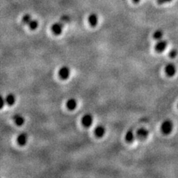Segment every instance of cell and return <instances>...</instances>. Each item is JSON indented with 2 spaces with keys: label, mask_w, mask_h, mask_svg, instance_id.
Segmentation results:
<instances>
[{
  "label": "cell",
  "mask_w": 178,
  "mask_h": 178,
  "mask_svg": "<svg viewBox=\"0 0 178 178\" xmlns=\"http://www.w3.org/2000/svg\"><path fill=\"white\" fill-rule=\"evenodd\" d=\"M94 134L97 137H102L105 134V128L103 125H98L94 130Z\"/></svg>",
  "instance_id": "10"
},
{
  "label": "cell",
  "mask_w": 178,
  "mask_h": 178,
  "mask_svg": "<svg viewBox=\"0 0 178 178\" xmlns=\"http://www.w3.org/2000/svg\"><path fill=\"white\" fill-rule=\"evenodd\" d=\"M5 103H6L5 99L2 96L0 95V109H2V108L4 107L5 104Z\"/></svg>",
  "instance_id": "20"
},
{
  "label": "cell",
  "mask_w": 178,
  "mask_h": 178,
  "mask_svg": "<svg viewBox=\"0 0 178 178\" xmlns=\"http://www.w3.org/2000/svg\"><path fill=\"white\" fill-rule=\"evenodd\" d=\"M167 46H168V42H167V41L161 39V40H159L158 42L156 43L154 48H155V51L157 52L161 53V52H163L166 49Z\"/></svg>",
  "instance_id": "3"
},
{
  "label": "cell",
  "mask_w": 178,
  "mask_h": 178,
  "mask_svg": "<svg viewBox=\"0 0 178 178\" xmlns=\"http://www.w3.org/2000/svg\"><path fill=\"white\" fill-rule=\"evenodd\" d=\"M71 74V70L67 66H63L59 70V76L62 80H67Z\"/></svg>",
  "instance_id": "4"
},
{
  "label": "cell",
  "mask_w": 178,
  "mask_h": 178,
  "mask_svg": "<svg viewBox=\"0 0 178 178\" xmlns=\"http://www.w3.org/2000/svg\"><path fill=\"white\" fill-rule=\"evenodd\" d=\"M66 106L69 110H74L77 106V101L76 99L70 98L66 102Z\"/></svg>",
  "instance_id": "11"
},
{
  "label": "cell",
  "mask_w": 178,
  "mask_h": 178,
  "mask_svg": "<svg viewBox=\"0 0 178 178\" xmlns=\"http://www.w3.org/2000/svg\"><path fill=\"white\" fill-rule=\"evenodd\" d=\"M135 137H136V134H134L133 130H132V129H130V130L128 131L126 134H125V140H126L128 143H131L134 140Z\"/></svg>",
  "instance_id": "12"
},
{
  "label": "cell",
  "mask_w": 178,
  "mask_h": 178,
  "mask_svg": "<svg viewBox=\"0 0 178 178\" xmlns=\"http://www.w3.org/2000/svg\"><path fill=\"white\" fill-rule=\"evenodd\" d=\"M140 0H133V2L134 3H138V2H140Z\"/></svg>",
  "instance_id": "22"
},
{
  "label": "cell",
  "mask_w": 178,
  "mask_h": 178,
  "mask_svg": "<svg viewBox=\"0 0 178 178\" xmlns=\"http://www.w3.org/2000/svg\"><path fill=\"white\" fill-rule=\"evenodd\" d=\"M171 1H172V0H157V3H158L159 5H163L165 4V3L170 2Z\"/></svg>",
  "instance_id": "21"
},
{
  "label": "cell",
  "mask_w": 178,
  "mask_h": 178,
  "mask_svg": "<svg viewBox=\"0 0 178 178\" xmlns=\"http://www.w3.org/2000/svg\"><path fill=\"white\" fill-rule=\"evenodd\" d=\"M64 24L61 22L56 23L51 26V31L55 34V35H59L62 34V28H63Z\"/></svg>",
  "instance_id": "6"
},
{
  "label": "cell",
  "mask_w": 178,
  "mask_h": 178,
  "mask_svg": "<svg viewBox=\"0 0 178 178\" xmlns=\"http://www.w3.org/2000/svg\"><path fill=\"white\" fill-rule=\"evenodd\" d=\"M28 140V136L26 133H25V132L20 134L17 138V143H18L20 146H25V145H26Z\"/></svg>",
  "instance_id": "8"
},
{
  "label": "cell",
  "mask_w": 178,
  "mask_h": 178,
  "mask_svg": "<svg viewBox=\"0 0 178 178\" xmlns=\"http://www.w3.org/2000/svg\"><path fill=\"white\" fill-rule=\"evenodd\" d=\"M177 55V51L176 49H171V51L168 52V56L171 58L176 57Z\"/></svg>",
  "instance_id": "18"
},
{
  "label": "cell",
  "mask_w": 178,
  "mask_h": 178,
  "mask_svg": "<svg viewBox=\"0 0 178 178\" xmlns=\"http://www.w3.org/2000/svg\"><path fill=\"white\" fill-rule=\"evenodd\" d=\"M177 107H178V104H177Z\"/></svg>",
  "instance_id": "23"
},
{
  "label": "cell",
  "mask_w": 178,
  "mask_h": 178,
  "mask_svg": "<svg viewBox=\"0 0 178 178\" xmlns=\"http://www.w3.org/2000/svg\"><path fill=\"white\" fill-rule=\"evenodd\" d=\"M38 26H39V23L37 20H32L31 22H30L29 24H28V26H29V28H31V30H35L36 28L38 27Z\"/></svg>",
  "instance_id": "17"
},
{
  "label": "cell",
  "mask_w": 178,
  "mask_h": 178,
  "mask_svg": "<svg viewBox=\"0 0 178 178\" xmlns=\"http://www.w3.org/2000/svg\"><path fill=\"white\" fill-rule=\"evenodd\" d=\"M32 20V19H31V16L29 15V14H26L25 16H23V19H22V22H23V23H24V24L26 25H28L30 23V22Z\"/></svg>",
  "instance_id": "16"
},
{
  "label": "cell",
  "mask_w": 178,
  "mask_h": 178,
  "mask_svg": "<svg viewBox=\"0 0 178 178\" xmlns=\"http://www.w3.org/2000/svg\"><path fill=\"white\" fill-rule=\"evenodd\" d=\"M173 128H174V125H173L172 121L170 119H165L162 122L161 125H160V129L161 131L163 132L164 134H170L172 132Z\"/></svg>",
  "instance_id": "1"
},
{
  "label": "cell",
  "mask_w": 178,
  "mask_h": 178,
  "mask_svg": "<svg viewBox=\"0 0 178 178\" xmlns=\"http://www.w3.org/2000/svg\"><path fill=\"white\" fill-rule=\"evenodd\" d=\"M163 32L161 31V30H157L153 34V38H154L155 40H161L163 39Z\"/></svg>",
  "instance_id": "15"
},
{
  "label": "cell",
  "mask_w": 178,
  "mask_h": 178,
  "mask_svg": "<svg viewBox=\"0 0 178 178\" xmlns=\"http://www.w3.org/2000/svg\"><path fill=\"white\" fill-rule=\"evenodd\" d=\"M98 22V17L95 14H91L89 17V23L91 27H95Z\"/></svg>",
  "instance_id": "13"
},
{
  "label": "cell",
  "mask_w": 178,
  "mask_h": 178,
  "mask_svg": "<svg viewBox=\"0 0 178 178\" xmlns=\"http://www.w3.org/2000/svg\"><path fill=\"white\" fill-rule=\"evenodd\" d=\"M69 21H70V17H68V16H63V17H61L60 22L63 23V24H65V23H68Z\"/></svg>",
  "instance_id": "19"
},
{
  "label": "cell",
  "mask_w": 178,
  "mask_h": 178,
  "mask_svg": "<svg viewBox=\"0 0 178 178\" xmlns=\"http://www.w3.org/2000/svg\"><path fill=\"white\" fill-rule=\"evenodd\" d=\"M164 71L168 77H173L177 72V67L174 63H168L165 65Z\"/></svg>",
  "instance_id": "2"
},
{
  "label": "cell",
  "mask_w": 178,
  "mask_h": 178,
  "mask_svg": "<svg viewBox=\"0 0 178 178\" xmlns=\"http://www.w3.org/2000/svg\"><path fill=\"white\" fill-rule=\"evenodd\" d=\"M93 123V116L91 114H86L82 118V124L83 126L89 128Z\"/></svg>",
  "instance_id": "7"
},
{
  "label": "cell",
  "mask_w": 178,
  "mask_h": 178,
  "mask_svg": "<svg viewBox=\"0 0 178 178\" xmlns=\"http://www.w3.org/2000/svg\"><path fill=\"white\" fill-rule=\"evenodd\" d=\"M149 131L145 128H140L136 131V137L139 140H145L149 137Z\"/></svg>",
  "instance_id": "5"
},
{
  "label": "cell",
  "mask_w": 178,
  "mask_h": 178,
  "mask_svg": "<svg viewBox=\"0 0 178 178\" xmlns=\"http://www.w3.org/2000/svg\"><path fill=\"white\" fill-rule=\"evenodd\" d=\"M5 102L8 105H13L16 102V97L13 94H9L5 97Z\"/></svg>",
  "instance_id": "14"
},
{
  "label": "cell",
  "mask_w": 178,
  "mask_h": 178,
  "mask_svg": "<svg viewBox=\"0 0 178 178\" xmlns=\"http://www.w3.org/2000/svg\"><path fill=\"white\" fill-rule=\"evenodd\" d=\"M14 122H15V123L17 124V125H19V126H22V125L25 123V122H26L25 117L21 114L14 115Z\"/></svg>",
  "instance_id": "9"
}]
</instances>
